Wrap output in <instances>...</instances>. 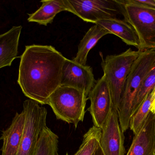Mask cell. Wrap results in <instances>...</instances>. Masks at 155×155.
Here are the masks:
<instances>
[{
	"label": "cell",
	"mask_w": 155,
	"mask_h": 155,
	"mask_svg": "<svg viewBox=\"0 0 155 155\" xmlns=\"http://www.w3.org/2000/svg\"><path fill=\"white\" fill-rule=\"evenodd\" d=\"M17 80L24 94L41 105L61 85L66 57L50 45H26L20 57Z\"/></svg>",
	"instance_id": "6da1fadb"
},
{
	"label": "cell",
	"mask_w": 155,
	"mask_h": 155,
	"mask_svg": "<svg viewBox=\"0 0 155 155\" xmlns=\"http://www.w3.org/2000/svg\"><path fill=\"white\" fill-rule=\"evenodd\" d=\"M155 66V50L140 52L127 76L118 111L119 123L124 133L129 127L133 104L137 92L146 76Z\"/></svg>",
	"instance_id": "7a4b0ae2"
},
{
	"label": "cell",
	"mask_w": 155,
	"mask_h": 155,
	"mask_svg": "<svg viewBox=\"0 0 155 155\" xmlns=\"http://www.w3.org/2000/svg\"><path fill=\"white\" fill-rule=\"evenodd\" d=\"M141 52L129 48L119 54L108 55L104 59L102 58L101 65L111 92L113 109L117 111L127 76Z\"/></svg>",
	"instance_id": "3957f363"
},
{
	"label": "cell",
	"mask_w": 155,
	"mask_h": 155,
	"mask_svg": "<svg viewBox=\"0 0 155 155\" xmlns=\"http://www.w3.org/2000/svg\"><path fill=\"white\" fill-rule=\"evenodd\" d=\"M124 20L133 27L138 37V51H155V8L136 3L134 0H117Z\"/></svg>",
	"instance_id": "277c9868"
},
{
	"label": "cell",
	"mask_w": 155,
	"mask_h": 155,
	"mask_svg": "<svg viewBox=\"0 0 155 155\" xmlns=\"http://www.w3.org/2000/svg\"><path fill=\"white\" fill-rule=\"evenodd\" d=\"M87 99L85 94L76 88L60 86L49 97L47 105L52 109L56 118L77 128L83 122Z\"/></svg>",
	"instance_id": "5b68a950"
},
{
	"label": "cell",
	"mask_w": 155,
	"mask_h": 155,
	"mask_svg": "<svg viewBox=\"0 0 155 155\" xmlns=\"http://www.w3.org/2000/svg\"><path fill=\"white\" fill-rule=\"evenodd\" d=\"M23 111L25 123L16 155H35L40 136L47 126V109L37 102L28 99L24 102Z\"/></svg>",
	"instance_id": "8992f818"
},
{
	"label": "cell",
	"mask_w": 155,
	"mask_h": 155,
	"mask_svg": "<svg viewBox=\"0 0 155 155\" xmlns=\"http://www.w3.org/2000/svg\"><path fill=\"white\" fill-rule=\"evenodd\" d=\"M73 14L87 22L117 18L122 15L117 0H69Z\"/></svg>",
	"instance_id": "52a82bcc"
},
{
	"label": "cell",
	"mask_w": 155,
	"mask_h": 155,
	"mask_svg": "<svg viewBox=\"0 0 155 155\" xmlns=\"http://www.w3.org/2000/svg\"><path fill=\"white\" fill-rule=\"evenodd\" d=\"M90 100L89 111L94 126L102 128L113 109L111 92L104 75L96 81L87 96Z\"/></svg>",
	"instance_id": "ba28073f"
},
{
	"label": "cell",
	"mask_w": 155,
	"mask_h": 155,
	"mask_svg": "<svg viewBox=\"0 0 155 155\" xmlns=\"http://www.w3.org/2000/svg\"><path fill=\"white\" fill-rule=\"evenodd\" d=\"M96 83L91 66L82 65L66 58L63 67L61 86L76 88L87 97Z\"/></svg>",
	"instance_id": "9c48e42d"
},
{
	"label": "cell",
	"mask_w": 155,
	"mask_h": 155,
	"mask_svg": "<svg viewBox=\"0 0 155 155\" xmlns=\"http://www.w3.org/2000/svg\"><path fill=\"white\" fill-rule=\"evenodd\" d=\"M119 123L118 111L113 109L101 128L100 144L105 155H124V136Z\"/></svg>",
	"instance_id": "30bf717a"
},
{
	"label": "cell",
	"mask_w": 155,
	"mask_h": 155,
	"mask_svg": "<svg viewBox=\"0 0 155 155\" xmlns=\"http://www.w3.org/2000/svg\"><path fill=\"white\" fill-rule=\"evenodd\" d=\"M155 149V114L150 112L126 155H153Z\"/></svg>",
	"instance_id": "8fae6325"
},
{
	"label": "cell",
	"mask_w": 155,
	"mask_h": 155,
	"mask_svg": "<svg viewBox=\"0 0 155 155\" xmlns=\"http://www.w3.org/2000/svg\"><path fill=\"white\" fill-rule=\"evenodd\" d=\"M25 116L22 111L16 113L12 123L3 131L0 139L3 141L2 155H16L23 133Z\"/></svg>",
	"instance_id": "7c38bea8"
},
{
	"label": "cell",
	"mask_w": 155,
	"mask_h": 155,
	"mask_svg": "<svg viewBox=\"0 0 155 155\" xmlns=\"http://www.w3.org/2000/svg\"><path fill=\"white\" fill-rule=\"evenodd\" d=\"M41 2L42 5L40 8L29 14L28 22L47 25L52 23L55 16L61 12L66 11L73 14L69 0H43Z\"/></svg>",
	"instance_id": "4fadbf2b"
},
{
	"label": "cell",
	"mask_w": 155,
	"mask_h": 155,
	"mask_svg": "<svg viewBox=\"0 0 155 155\" xmlns=\"http://www.w3.org/2000/svg\"><path fill=\"white\" fill-rule=\"evenodd\" d=\"M22 27L14 26L0 35V69L11 66L18 57L19 39Z\"/></svg>",
	"instance_id": "5bb4252c"
},
{
	"label": "cell",
	"mask_w": 155,
	"mask_h": 155,
	"mask_svg": "<svg viewBox=\"0 0 155 155\" xmlns=\"http://www.w3.org/2000/svg\"><path fill=\"white\" fill-rule=\"evenodd\" d=\"M95 24L103 26L110 34L119 37L126 44L135 46L138 49L139 46L138 37L133 27L124 20L118 18L103 20L97 22Z\"/></svg>",
	"instance_id": "9a60e30c"
},
{
	"label": "cell",
	"mask_w": 155,
	"mask_h": 155,
	"mask_svg": "<svg viewBox=\"0 0 155 155\" xmlns=\"http://www.w3.org/2000/svg\"><path fill=\"white\" fill-rule=\"evenodd\" d=\"M110 34V32L99 25L95 24L86 33L78 45L76 56L73 61L82 65H86L87 56L90 50L103 36Z\"/></svg>",
	"instance_id": "2e32d148"
},
{
	"label": "cell",
	"mask_w": 155,
	"mask_h": 155,
	"mask_svg": "<svg viewBox=\"0 0 155 155\" xmlns=\"http://www.w3.org/2000/svg\"><path fill=\"white\" fill-rule=\"evenodd\" d=\"M59 137L46 126L39 139L35 155H59Z\"/></svg>",
	"instance_id": "e0dca14e"
},
{
	"label": "cell",
	"mask_w": 155,
	"mask_h": 155,
	"mask_svg": "<svg viewBox=\"0 0 155 155\" xmlns=\"http://www.w3.org/2000/svg\"><path fill=\"white\" fill-rule=\"evenodd\" d=\"M154 99V93L153 90L147 96L136 112L131 116L129 123V127L133 131L134 135L140 131L145 122L151 112V106Z\"/></svg>",
	"instance_id": "ac0fdd59"
},
{
	"label": "cell",
	"mask_w": 155,
	"mask_h": 155,
	"mask_svg": "<svg viewBox=\"0 0 155 155\" xmlns=\"http://www.w3.org/2000/svg\"><path fill=\"white\" fill-rule=\"evenodd\" d=\"M101 129L91 127L84 135L83 142L78 150V155H92L100 142Z\"/></svg>",
	"instance_id": "d6986e66"
},
{
	"label": "cell",
	"mask_w": 155,
	"mask_h": 155,
	"mask_svg": "<svg viewBox=\"0 0 155 155\" xmlns=\"http://www.w3.org/2000/svg\"><path fill=\"white\" fill-rule=\"evenodd\" d=\"M155 87V66L146 76L137 92L133 104L132 116L136 112L147 96L154 89Z\"/></svg>",
	"instance_id": "ffe728a7"
},
{
	"label": "cell",
	"mask_w": 155,
	"mask_h": 155,
	"mask_svg": "<svg viewBox=\"0 0 155 155\" xmlns=\"http://www.w3.org/2000/svg\"><path fill=\"white\" fill-rule=\"evenodd\" d=\"M92 155H105L104 152H103V149H102L101 146H100L99 143Z\"/></svg>",
	"instance_id": "44dd1931"
},
{
	"label": "cell",
	"mask_w": 155,
	"mask_h": 155,
	"mask_svg": "<svg viewBox=\"0 0 155 155\" xmlns=\"http://www.w3.org/2000/svg\"><path fill=\"white\" fill-rule=\"evenodd\" d=\"M151 112L155 114V101L153 102L151 106Z\"/></svg>",
	"instance_id": "7402d4cb"
},
{
	"label": "cell",
	"mask_w": 155,
	"mask_h": 155,
	"mask_svg": "<svg viewBox=\"0 0 155 155\" xmlns=\"http://www.w3.org/2000/svg\"><path fill=\"white\" fill-rule=\"evenodd\" d=\"M153 91L154 93V99L153 101V102H155V87L154 88V89H153Z\"/></svg>",
	"instance_id": "603a6c76"
},
{
	"label": "cell",
	"mask_w": 155,
	"mask_h": 155,
	"mask_svg": "<svg viewBox=\"0 0 155 155\" xmlns=\"http://www.w3.org/2000/svg\"><path fill=\"white\" fill-rule=\"evenodd\" d=\"M66 155H69V154H68V153H66ZM74 155H78V151L77 152H76V153H75V154H74Z\"/></svg>",
	"instance_id": "cb8c5ba5"
},
{
	"label": "cell",
	"mask_w": 155,
	"mask_h": 155,
	"mask_svg": "<svg viewBox=\"0 0 155 155\" xmlns=\"http://www.w3.org/2000/svg\"><path fill=\"white\" fill-rule=\"evenodd\" d=\"M153 155H155V150H154V152Z\"/></svg>",
	"instance_id": "d4e9b609"
}]
</instances>
